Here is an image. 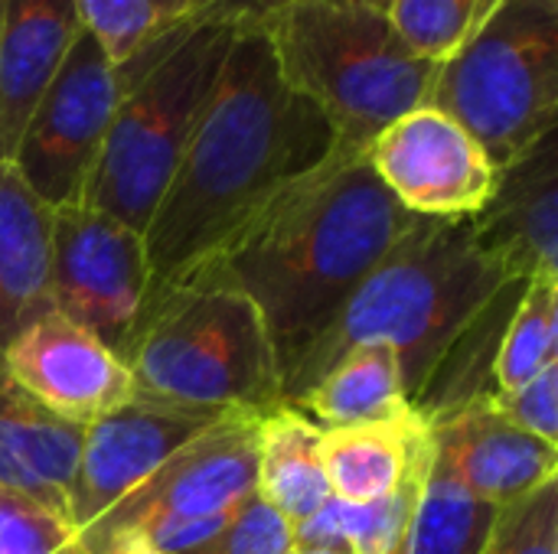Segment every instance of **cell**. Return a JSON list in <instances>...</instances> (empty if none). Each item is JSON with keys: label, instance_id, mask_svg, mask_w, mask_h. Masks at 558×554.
<instances>
[{"label": "cell", "instance_id": "31", "mask_svg": "<svg viewBox=\"0 0 558 554\" xmlns=\"http://www.w3.org/2000/svg\"><path fill=\"white\" fill-rule=\"evenodd\" d=\"M294 0H216V16L239 26H262L268 16L284 10Z\"/></svg>", "mask_w": 558, "mask_h": 554}, {"label": "cell", "instance_id": "21", "mask_svg": "<svg viewBox=\"0 0 558 554\" xmlns=\"http://www.w3.org/2000/svg\"><path fill=\"white\" fill-rule=\"evenodd\" d=\"M320 431L389 421L409 411L399 356L383 343L347 349L294 405Z\"/></svg>", "mask_w": 558, "mask_h": 554}, {"label": "cell", "instance_id": "18", "mask_svg": "<svg viewBox=\"0 0 558 554\" xmlns=\"http://www.w3.org/2000/svg\"><path fill=\"white\" fill-rule=\"evenodd\" d=\"M52 307V209L0 163V349Z\"/></svg>", "mask_w": 558, "mask_h": 554}, {"label": "cell", "instance_id": "7", "mask_svg": "<svg viewBox=\"0 0 558 554\" xmlns=\"http://www.w3.org/2000/svg\"><path fill=\"white\" fill-rule=\"evenodd\" d=\"M432 108L510 167L558 121V0H500L438 69Z\"/></svg>", "mask_w": 558, "mask_h": 554}, {"label": "cell", "instance_id": "24", "mask_svg": "<svg viewBox=\"0 0 558 554\" xmlns=\"http://www.w3.org/2000/svg\"><path fill=\"white\" fill-rule=\"evenodd\" d=\"M497 516L500 506L464 490L432 457L428 480L415 503L405 554H481Z\"/></svg>", "mask_w": 558, "mask_h": 554}, {"label": "cell", "instance_id": "34", "mask_svg": "<svg viewBox=\"0 0 558 554\" xmlns=\"http://www.w3.org/2000/svg\"><path fill=\"white\" fill-rule=\"evenodd\" d=\"M327 3H363V0H327Z\"/></svg>", "mask_w": 558, "mask_h": 554}, {"label": "cell", "instance_id": "19", "mask_svg": "<svg viewBox=\"0 0 558 554\" xmlns=\"http://www.w3.org/2000/svg\"><path fill=\"white\" fill-rule=\"evenodd\" d=\"M320 457L333 500L366 506L392 496L432 464L428 421L409 408L389 421L320 431Z\"/></svg>", "mask_w": 558, "mask_h": 554}, {"label": "cell", "instance_id": "5", "mask_svg": "<svg viewBox=\"0 0 558 554\" xmlns=\"http://www.w3.org/2000/svg\"><path fill=\"white\" fill-rule=\"evenodd\" d=\"M239 23L209 16L137 56L114 111L85 206L144 235L222 75Z\"/></svg>", "mask_w": 558, "mask_h": 554}, {"label": "cell", "instance_id": "22", "mask_svg": "<svg viewBox=\"0 0 558 554\" xmlns=\"http://www.w3.org/2000/svg\"><path fill=\"white\" fill-rule=\"evenodd\" d=\"M255 493L291 526L333 500L320 457V428L298 408L278 405L262 415Z\"/></svg>", "mask_w": 558, "mask_h": 554}, {"label": "cell", "instance_id": "14", "mask_svg": "<svg viewBox=\"0 0 558 554\" xmlns=\"http://www.w3.org/2000/svg\"><path fill=\"white\" fill-rule=\"evenodd\" d=\"M471 229L507 278H558V131L497 170L494 193L471 216Z\"/></svg>", "mask_w": 558, "mask_h": 554}, {"label": "cell", "instance_id": "1", "mask_svg": "<svg viewBox=\"0 0 558 554\" xmlns=\"http://www.w3.org/2000/svg\"><path fill=\"white\" fill-rule=\"evenodd\" d=\"M333 153V127L288 85L265 29L239 26L213 98L141 235L144 307L180 287L242 225Z\"/></svg>", "mask_w": 558, "mask_h": 554}, {"label": "cell", "instance_id": "20", "mask_svg": "<svg viewBox=\"0 0 558 554\" xmlns=\"http://www.w3.org/2000/svg\"><path fill=\"white\" fill-rule=\"evenodd\" d=\"M526 281L510 278L484 307L481 313L448 343L441 359L435 362L432 376L412 398V408L428 421H445L471 405L490 402L494 385V366L497 353L507 333V323L513 317V307L523 294Z\"/></svg>", "mask_w": 558, "mask_h": 554}, {"label": "cell", "instance_id": "6", "mask_svg": "<svg viewBox=\"0 0 558 554\" xmlns=\"http://www.w3.org/2000/svg\"><path fill=\"white\" fill-rule=\"evenodd\" d=\"M134 395L203 411H271L281 379L258 310L232 291L180 284L141 310L124 356Z\"/></svg>", "mask_w": 558, "mask_h": 554}, {"label": "cell", "instance_id": "13", "mask_svg": "<svg viewBox=\"0 0 558 554\" xmlns=\"http://www.w3.org/2000/svg\"><path fill=\"white\" fill-rule=\"evenodd\" d=\"M222 415L229 411L177 408L134 395L118 411L88 424L69 503L78 532L111 513L167 457H173L183 444H190Z\"/></svg>", "mask_w": 558, "mask_h": 554}, {"label": "cell", "instance_id": "4", "mask_svg": "<svg viewBox=\"0 0 558 554\" xmlns=\"http://www.w3.org/2000/svg\"><path fill=\"white\" fill-rule=\"evenodd\" d=\"M281 75L333 127L337 150L363 157L402 114L428 104L438 62L415 56L383 10L294 0L262 23Z\"/></svg>", "mask_w": 558, "mask_h": 554}, {"label": "cell", "instance_id": "32", "mask_svg": "<svg viewBox=\"0 0 558 554\" xmlns=\"http://www.w3.org/2000/svg\"><path fill=\"white\" fill-rule=\"evenodd\" d=\"M366 7H373V10H386L389 7V0H363Z\"/></svg>", "mask_w": 558, "mask_h": 554}, {"label": "cell", "instance_id": "15", "mask_svg": "<svg viewBox=\"0 0 558 554\" xmlns=\"http://www.w3.org/2000/svg\"><path fill=\"white\" fill-rule=\"evenodd\" d=\"M428 431L435 464L500 509L558 480V447L500 418L490 402L435 421Z\"/></svg>", "mask_w": 558, "mask_h": 554}, {"label": "cell", "instance_id": "27", "mask_svg": "<svg viewBox=\"0 0 558 554\" xmlns=\"http://www.w3.org/2000/svg\"><path fill=\"white\" fill-rule=\"evenodd\" d=\"M0 554H88L69 513L0 487Z\"/></svg>", "mask_w": 558, "mask_h": 554}, {"label": "cell", "instance_id": "10", "mask_svg": "<svg viewBox=\"0 0 558 554\" xmlns=\"http://www.w3.org/2000/svg\"><path fill=\"white\" fill-rule=\"evenodd\" d=\"M144 297L147 255L134 229L85 202L52 212V307L62 317L124 359Z\"/></svg>", "mask_w": 558, "mask_h": 554}, {"label": "cell", "instance_id": "30", "mask_svg": "<svg viewBox=\"0 0 558 554\" xmlns=\"http://www.w3.org/2000/svg\"><path fill=\"white\" fill-rule=\"evenodd\" d=\"M490 408L510 424L558 447V362L546 366L513 392H494Z\"/></svg>", "mask_w": 558, "mask_h": 554}, {"label": "cell", "instance_id": "23", "mask_svg": "<svg viewBox=\"0 0 558 554\" xmlns=\"http://www.w3.org/2000/svg\"><path fill=\"white\" fill-rule=\"evenodd\" d=\"M75 10L105 56L128 65L167 36L216 16V0H75Z\"/></svg>", "mask_w": 558, "mask_h": 554}, {"label": "cell", "instance_id": "9", "mask_svg": "<svg viewBox=\"0 0 558 554\" xmlns=\"http://www.w3.org/2000/svg\"><path fill=\"white\" fill-rule=\"evenodd\" d=\"M258 421V411H229L199 431L82 532L88 554H114L134 532L157 519L239 509L255 493Z\"/></svg>", "mask_w": 558, "mask_h": 554}, {"label": "cell", "instance_id": "26", "mask_svg": "<svg viewBox=\"0 0 558 554\" xmlns=\"http://www.w3.org/2000/svg\"><path fill=\"white\" fill-rule=\"evenodd\" d=\"M383 13L415 56L441 65L487 16V0H389Z\"/></svg>", "mask_w": 558, "mask_h": 554}, {"label": "cell", "instance_id": "35", "mask_svg": "<svg viewBox=\"0 0 558 554\" xmlns=\"http://www.w3.org/2000/svg\"><path fill=\"white\" fill-rule=\"evenodd\" d=\"M497 3H500V0H487V13H490V10H494Z\"/></svg>", "mask_w": 558, "mask_h": 554}, {"label": "cell", "instance_id": "12", "mask_svg": "<svg viewBox=\"0 0 558 554\" xmlns=\"http://www.w3.org/2000/svg\"><path fill=\"white\" fill-rule=\"evenodd\" d=\"M0 366L43 408L82 428L134 398L128 362L59 310L16 333L0 349Z\"/></svg>", "mask_w": 558, "mask_h": 554}, {"label": "cell", "instance_id": "28", "mask_svg": "<svg viewBox=\"0 0 558 554\" xmlns=\"http://www.w3.org/2000/svg\"><path fill=\"white\" fill-rule=\"evenodd\" d=\"M481 554H558V480L504 506Z\"/></svg>", "mask_w": 558, "mask_h": 554}, {"label": "cell", "instance_id": "17", "mask_svg": "<svg viewBox=\"0 0 558 554\" xmlns=\"http://www.w3.org/2000/svg\"><path fill=\"white\" fill-rule=\"evenodd\" d=\"M82 441V424L43 408L0 366V487L69 513Z\"/></svg>", "mask_w": 558, "mask_h": 554}, {"label": "cell", "instance_id": "16", "mask_svg": "<svg viewBox=\"0 0 558 554\" xmlns=\"http://www.w3.org/2000/svg\"><path fill=\"white\" fill-rule=\"evenodd\" d=\"M78 29L75 0H0V163H13L23 127Z\"/></svg>", "mask_w": 558, "mask_h": 554}, {"label": "cell", "instance_id": "8", "mask_svg": "<svg viewBox=\"0 0 558 554\" xmlns=\"http://www.w3.org/2000/svg\"><path fill=\"white\" fill-rule=\"evenodd\" d=\"M134 69L137 59L114 65L95 36L78 29L65 62L29 114L13 167L52 212L85 202L88 180Z\"/></svg>", "mask_w": 558, "mask_h": 554}, {"label": "cell", "instance_id": "33", "mask_svg": "<svg viewBox=\"0 0 558 554\" xmlns=\"http://www.w3.org/2000/svg\"><path fill=\"white\" fill-rule=\"evenodd\" d=\"M298 554H350V552H343V549H324V552H298Z\"/></svg>", "mask_w": 558, "mask_h": 554}, {"label": "cell", "instance_id": "11", "mask_svg": "<svg viewBox=\"0 0 558 554\" xmlns=\"http://www.w3.org/2000/svg\"><path fill=\"white\" fill-rule=\"evenodd\" d=\"M363 160L392 199L418 219H471L487 206L497 183L481 144L432 104L392 121Z\"/></svg>", "mask_w": 558, "mask_h": 554}, {"label": "cell", "instance_id": "29", "mask_svg": "<svg viewBox=\"0 0 558 554\" xmlns=\"http://www.w3.org/2000/svg\"><path fill=\"white\" fill-rule=\"evenodd\" d=\"M199 554H294V526L252 493L235 509L226 532Z\"/></svg>", "mask_w": 558, "mask_h": 554}, {"label": "cell", "instance_id": "25", "mask_svg": "<svg viewBox=\"0 0 558 554\" xmlns=\"http://www.w3.org/2000/svg\"><path fill=\"white\" fill-rule=\"evenodd\" d=\"M553 362H558V278H533L507 323L494 385L497 392H513Z\"/></svg>", "mask_w": 558, "mask_h": 554}, {"label": "cell", "instance_id": "2", "mask_svg": "<svg viewBox=\"0 0 558 554\" xmlns=\"http://www.w3.org/2000/svg\"><path fill=\"white\" fill-rule=\"evenodd\" d=\"M415 219L363 157L337 150L242 225L183 284L242 294L265 323L284 385Z\"/></svg>", "mask_w": 558, "mask_h": 554}, {"label": "cell", "instance_id": "3", "mask_svg": "<svg viewBox=\"0 0 558 554\" xmlns=\"http://www.w3.org/2000/svg\"><path fill=\"white\" fill-rule=\"evenodd\" d=\"M507 281V271L474 242L471 219H415L288 376L281 405H294L347 349L363 343H383L399 356L412 405L448 343Z\"/></svg>", "mask_w": 558, "mask_h": 554}]
</instances>
